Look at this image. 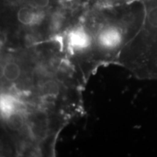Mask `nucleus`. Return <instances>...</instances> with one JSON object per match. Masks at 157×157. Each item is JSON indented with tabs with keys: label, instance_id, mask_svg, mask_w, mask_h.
Instances as JSON below:
<instances>
[{
	"label": "nucleus",
	"instance_id": "f257e3e1",
	"mask_svg": "<svg viewBox=\"0 0 157 157\" xmlns=\"http://www.w3.org/2000/svg\"><path fill=\"white\" fill-rule=\"evenodd\" d=\"M122 41L120 29L113 25L103 27L98 36V42L105 50H113L119 46Z\"/></svg>",
	"mask_w": 157,
	"mask_h": 157
},
{
	"label": "nucleus",
	"instance_id": "f03ea898",
	"mask_svg": "<svg viewBox=\"0 0 157 157\" xmlns=\"http://www.w3.org/2000/svg\"><path fill=\"white\" fill-rule=\"evenodd\" d=\"M67 40L70 48L74 50L82 51L88 49L91 44V36L82 26H78L68 32Z\"/></svg>",
	"mask_w": 157,
	"mask_h": 157
},
{
	"label": "nucleus",
	"instance_id": "7ed1b4c3",
	"mask_svg": "<svg viewBox=\"0 0 157 157\" xmlns=\"http://www.w3.org/2000/svg\"><path fill=\"white\" fill-rule=\"evenodd\" d=\"M17 20L21 24L34 25L39 24L44 18V13L42 9L35 7H23L17 14Z\"/></svg>",
	"mask_w": 157,
	"mask_h": 157
},
{
	"label": "nucleus",
	"instance_id": "20e7f679",
	"mask_svg": "<svg viewBox=\"0 0 157 157\" xmlns=\"http://www.w3.org/2000/svg\"><path fill=\"white\" fill-rule=\"evenodd\" d=\"M21 66L17 63L8 61L4 65L2 69L3 77L6 81L14 82L17 80L21 76Z\"/></svg>",
	"mask_w": 157,
	"mask_h": 157
},
{
	"label": "nucleus",
	"instance_id": "39448f33",
	"mask_svg": "<svg viewBox=\"0 0 157 157\" xmlns=\"http://www.w3.org/2000/svg\"><path fill=\"white\" fill-rule=\"evenodd\" d=\"M6 122H7V127L11 130L18 131L21 130L24 126L25 119L22 113L18 110L14 111V112L10 113L7 117H5Z\"/></svg>",
	"mask_w": 157,
	"mask_h": 157
},
{
	"label": "nucleus",
	"instance_id": "423d86ee",
	"mask_svg": "<svg viewBox=\"0 0 157 157\" xmlns=\"http://www.w3.org/2000/svg\"><path fill=\"white\" fill-rule=\"evenodd\" d=\"M17 102L15 101L14 98L11 96L4 95L1 100V108L2 113L4 117H7L10 113L17 111Z\"/></svg>",
	"mask_w": 157,
	"mask_h": 157
},
{
	"label": "nucleus",
	"instance_id": "0eeeda50",
	"mask_svg": "<svg viewBox=\"0 0 157 157\" xmlns=\"http://www.w3.org/2000/svg\"><path fill=\"white\" fill-rule=\"evenodd\" d=\"M34 7L39 9H44L49 5L50 0H31Z\"/></svg>",
	"mask_w": 157,
	"mask_h": 157
}]
</instances>
